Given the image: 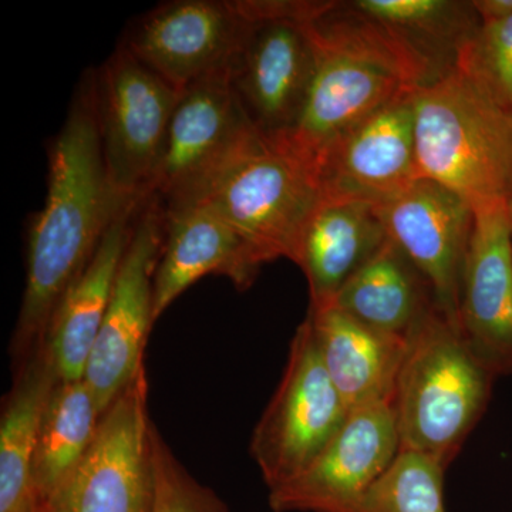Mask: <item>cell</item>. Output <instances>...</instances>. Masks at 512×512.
<instances>
[{
    "instance_id": "cell-25",
    "label": "cell",
    "mask_w": 512,
    "mask_h": 512,
    "mask_svg": "<svg viewBox=\"0 0 512 512\" xmlns=\"http://www.w3.org/2000/svg\"><path fill=\"white\" fill-rule=\"evenodd\" d=\"M444 473L433 458L400 451L370 491L365 512H446Z\"/></svg>"
},
{
    "instance_id": "cell-8",
    "label": "cell",
    "mask_w": 512,
    "mask_h": 512,
    "mask_svg": "<svg viewBox=\"0 0 512 512\" xmlns=\"http://www.w3.org/2000/svg\"><path fill=\"white\" fill-rule=\"evenodd\" d=\"M329 3L248 0L252 25L231 77L259 130L286 133L301 116L315 70L311 23Z\"/></svg>"
},
{
    "instance_id": "cell-12",
    "label": "cell",
    "mask_w": 512,
    "mask_h": 512,
    "mask_svg": "<svg viewBox=\"0 0 512 512\" xmlns=\"http://www.w3.org/2000/svg\"><path fill=\"white\" fill-rule=\"evenodd\" d=\"M399 453L392 402L357 407L311 466L269 491V507L274 512H365L370 491Z\"/></svg>"
},
{
    "instance_id": "cell-20",
    "label": "cell",
    "mask_w": 512,
    "mask_h": 512,
    "mask_svg": "<svg viewBox=\"0 0 512 512\" xmlns=\"http://www.w3.org/2000/svg\"><path fill=\"white\" fill-rule=\"evenodd\" d=\"M387 238L375 205L319 202L303 228L293 259L308 279L311 308L330 305Z\"/></svg>"
},
{
    "instance_id": "cell-30",
    "label": "cell",
    "mask_w": 512,
    "mask_h": 512,
    "mask_svg": "<svg viewBox=\"0 0 512 512\" xmlns=\"http://www.w3.org/2000/svg\"><path fill=\"white\" fill-rule=\"evenodd\" d=\"M37 512H43L42 508L39 507V510H37Z\"/></svg>"
},
{
    "instance_id": "cell-9",
    "label": "cell",
    "mask_w": 512,
    "mask_h": 512,
    "mask_svg": "<svg viewBox=\"0 0 512 512\" xmlns=\"http://www.w3.org/2000/svg\"><path fill=\"white\" fill-rule=\"evenodd\" d=\"M164 205L151 195L140 205L106 315L84 370L101 416L144 367L153 328L154 274L164 247Z\"/></svg>"
},
{
    "instance_id": "cell-2",
    "label": "cell",
    "mask_w": 512,
    "mask_h": 512,
    "mask_svg": "<svg viewBox=\"0 0 512 512\" xmlns=\"http://www.w3.org/2000/svg\"><path fill=\"white\" fill-rule=\"evenodd\" d=\"M311 33V87L301 116L285 136L318 170L320 157L336 138L439 76L402 37L350 2H330L312 20Z\"/></svg>"
},
{
    "instance_id": "cell-23",
    "label": "cell",
    "mask_w": 512,
    "mask_h": 512,
    "mask_svg": "<svg viewBox=\"0 0 512 512\" xmlns=\"http://www.w3.org/2000/svg\"><path fill=\"white\" fill-rule=\"evenodd\" d=\"M101 413L84 380H59L40 423L35 456V488L40 505L69 480L92 446Z\"/></svg>"
},
{
    "instance_id": "cell-5",
    "label": "cell",
    "mask_w": 512,
    "mask_h": 512,
    "mask_svg": "<svg viewBox=\"0 0 512 512\" xmlns=\"http://www.w3.org/2000/svg\"><path fill=\"white\" fill-rule=\"evenodd\" d=\"M421 178L456 192L471 207L512 201V113L457 67L413 94Z\"/></svg>"
},
{
    "instance_id": "cell-6",
    "label": "cell",
    "mask_w": 512,
    "mask_h": 512,
    "mask_svg": "<svg viewBox=\"0 0 512 512\" xmlns=\"http://www.w3.org/2000/svg\"><path fill=\"white\" fill-rule=\"evenodd\" d=\"M180 93L123 43L96 73V106L111 187L126 201L151 188Z\"/></svg>"
},
{
    "instance_id": "cell-18",
    "label": "cell",
    "mask_w": 512,
    "mask_h": 512,
    "mask_svg": "<svg viewBox=\"0 0 512 512\" xmlns=\"http://www.w3.org/2000/svg\"><path fill=\"white\" fill-rule=\"evenodd\" d=\"M143 201L130 202L117 214L50 319L42 346L60 380H83Z\"/></svg>"
},
{
    "instance_id": "cell-17",
    "label": "cell",
    "mask_w": 512,
    "mask_h": 512,
    "mask_svg": "<svg viewBox=\"0 0 512 512\" xmlns=\"http://www.w3.org/2000/svg\"><path fill=\"white\" fill-rule=\"evenodd\" d=\"M164 220V247L154 274V320L204 276H227L238 291L254 284L264 264L210 205H164Z\"/></svg>"
},
{
    "instance_id": "cell-27",
    "label": "cell",
    "mask_w": 512,
    "mask_h": 512,
    "mask_svg": "<svg viewBox=\"0 0 512 512\" xmlns=\"http://www.w3.org/2000/svg\"><path fill=\"white\" fill-rule=\"evenodd\" d=\"M153 497L148 512H228L227 505L211 488L198 483L174 456L151 424Z\"/></svg>"
},
{
    "instance_id": "cell-13",
    "label": "cell",
    "mask_w": 512,
    "mask_h": 512,
    "mask_svg": "<svg viewBox=\"0 0 512 512\" xmlns=\"http://www.w3.org/2000/svg\"><path fill=\"white\" fill-rule=\"evenodd\" d=\"M413 94H404L336 138L318 164L320 202L380 205L420 178Z\"/></svg>"
},
{
    "instance_id": "cell-19",
    "label": "cell",
    "mask_w": 512,
    "mask_h": 512,
    "mask_svg": "<svg viewBox=\"0 0 512 512\" xmlns=\"http://www.w3.org/2000/svg\"><path fill=\"white\" fill-rule=\"evenodd\" d=\"M326 372L349 410L392 402L407 339L359 322L335 305L309 309Z\"/></svg>"
},
{
    "instance_id": "cell-4",
    "label": "cell",
    "mask_w": 512,
    "mask_h": 512,
    "mask_svg": "<svg viewBox=\"0 0 512 512\" xmlns=\"http://www.w3.org/2000/svg\"><path fill=\"white\" fill-rule=\"evenodd\" d=\"M224 218L262 264L295 259L303 228L320 202L318 170L285 133L251 124L190 198Z\"/></svg>"
},
{
    "instance_id": "cell-14",
    "label": "cell",
    "mask_w": 512,
    "mask_h": 512,
    "mask_svg": "<svg viewBox=\"0 0 512 512\" xmlns=\"http://www.w3.org/2000/svg\"><path fill=\"white\" fill-rule=\"evenodd\" d=\"M458 320L471 350L495 376L512 375L510 202L473 207L461 271Z\"/></svg>"
},
{
    "instance_id": "cell-22",
    "label": "cell",
    "mask_w": 512,
    "mask_h": 512,
    "mask_svg": "<svg viewBox=\"0 0 512 512\" xmlns=\"http://www.w3.org/2000/svg\"><path fill=\"white\" fill-rule=\"evenodd\" d=\"M60 377L43 346L20 363L0 419V512H37L35 456L40 423Z\"/></svg>"
},
{
    "instance_id": "cell-16",
    "label": "cell",
    "mask_w": 512,
    "mask_h": 512,
    "mask_svg": "<svg viewBox=\"0 0 512 512\" xmlns=\"http://www.w3.org/2000/svg\"><path fill=\"white\" fill-rule=\"evenodd\" d=\"M251 124L232 84L231 69L185 87L171 117L151 195L164 205L190 198Z\"/></svg>"
},
{
    "instance_id": "cell-21",
    "label": "cell",
    "mask_w": 512,
    "mask_h": 512,
    "mask_svg": "<svg viewBox=\"0 0 512 512\" xmlns=\"http://www.w3.org/2000/svg\"><path fill=\"white\" fill-rule=\"evenodd\" d=\"M330 305L387 335L407 339L436 306L429 281L387 238L350 276Z\"/></svg>"
},
{
    "instance_id": "cell-26",
    "label": "cell",
    "mask_w": 512,
    "mask_h": 512,
    "mask_svg": "<svg viewBox=\"0 0 512 512\" xmlns=\"http://www.w3.org/2000/svg\"><path fill=\"white\" fill-rule=\"evenodd\" d=\"M456 67L512 113V16L480 25L458 53Z\"/></svg>"
},
{
    "instance_id": "cell-28",
    "label": "cell",
    "mask_w": 512,
    "mask_h": 512,
    "mask_svg": "<svg viewBox=\"0 0 512 512\" xmlns=\"http://www.w3.org/2000/svg\"><path fill=\"white\" fill-rule=\"evenodd\" d=\"M471 5L481 25L503 22L512 16V0H474Z\"/></svg>"
},
{
    "instance_id": "cell-7",
    "label": "cell",
    "mask_w": 512,
    "mask_h": 512,
    "mask_svg": "<svg viewBox=\"0 0 512 512\" xmlns=\"http://www.w3.org/2000/svg\"><path fill=\"white\" fill-rule=\"evenodd\" d=\"M349 413L326 372L306 316L293 335L284 376L255 426L249 447L269 491L311 466Z\"/></svg>"
},
{
    "instance_id": "cell-3",
    "label": "cell",
    "mask_w": 512,
    "mask_h": 512,
    "mask_svg": "<svg viewBox=\"0 0 512 512\" xmlns=\"http://www.w3.org/2000/svg\"><path fill=\"white\" fill-rule=\"evenodd\" d=\"M494 377L460 322L434 306L407 338L397 376L392 404L400 451L447 470L487 409Z\"/></svg>"
},
{
    "instance_id": "cell-10",
    "label": "cell",
    "mask_w": 512,
    "mask_h": 512,
    "mask_svg": "<svg viewBox=\"0 0 512 512\" xmlns=\"http://www.w3.org/2000/svg\"><path fill=\"white\" fill-rule=\"evenodd\" d=\"M146 369L101 416L86 456L43 512H148L153 497Z\"/></svg>"
},
{
    "instance_id": "cell-24",
    "label": "cell",
    "mask_w": 512,
    "mask_h": 512,
    "mask_svg": "<svg viewBox=\"0 0 512 512\" xmlns=\"http://www.w3.org/2000/svg\"><path fill=\"white\" fill-rule=\"evenodd\" d=\"M350 5L402 37L439 77L456 67L458 53L481 25L471 2L356 0Z\"/></svg>"
},
{
    "instance_id": "cell-15",
    "label": "cell",
    "mask_w": 512,
    "mask_h": 512,
    "mask_svg": "<svg viewBox=\"0 0 512 512\" xmlns=\"http://www.w3.org/2000/svg\"><path fill=\"white\" fill-rule=\"evenodd\" d=\"M375 207L387 237L429 281L437 308L458 320L461 271L473 227L470 202L420 177Z\"/></svg>"
},
{
    "instance_id": "cell-11",
    "label": "cell",
    "mask_w": 512,
    "mask_h": 512,
    "mask_svg": "<svg viewBox=\"0 0 512 512\" xmlns=\"http://www.w3.org/2000/svg\"><path fill=\"white\" fill-rule=\"evenodd\" d=\"M251 25L248 0H175L138 19L121 43L181 92L231 69Z\"/></svg>"
},
{
    "instance_id": "cell-1",
    "label": "cell",
    "mask_w": 512,
    "mask_h": 512,
    "mask_svg": "<svg viewBox=\"0 0 512 512\" xmlns=\"http://www.w3.org/2000/svg\"><path fill=\"white\" fill-rule=\"evenodd\" d=\"M111 187L96 106V73H86L49 151V184L29 234L28 276L10 353L20 363L45 340L64 293L127 204Z\"/></svg>"
},
{
    "instance_id": "cell-29",
    "label": "cell",
    "mask_w": 512,
    "mask_h": 512,
    "mask_svg": "<svg viewBox=\"0 0 512 512\" xmlns=\"http://www.w3.org/2000/svg\"><path fill=\"white\" fill-rule=\"evenodd\" d=\"M511 222H512V201L510 202Z\"/></svg>"
}]
</instances>
